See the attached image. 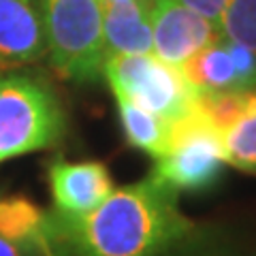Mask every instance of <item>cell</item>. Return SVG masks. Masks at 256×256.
<instances>
[{
	"instance_id": "6da1fadb",
	"label": "cell",
	"mask_w": 256,
	"mask_h": 256,
	"mask_svg": "<svg viewBox=\"0 0 256 256\" xmlns=\"http://www.w3.org/2000/svg\"><path fill=\"white\" fill-rule=\"evenodd\" d=\"M192 222L178 192L154 175L114 192L86 214H45L43 256H160L186 239Z\"/></svg>"
},
{
	"instance_id": "7a4b0ae2",
	"label": "cell",
	"mask_w": 256,
	"mask_h": 256,
	"mask_svg": "<svg viewBox=\"0 0 256 256\" xmlns=\"http://www.w3.org/2000/svg\"><path fill=\"white\" fill-rule=\"evenodd\" d=\"M47 52L54 68L73 82H94L107 52L100 0H43Z\"/></svg>"
},
{
	"instance_id": "3957f363",
	"label": "cell",
	"mask_w": 256,
	"mask_h": 256,
	"mask_svg": "<svg viewBox=\"0 0 256 256\" xmlns=\"http://www.w3.org/2000/svg\"><path fill=\"white\" fill-rule=\"evenodd\" d=\"M64 116L54 92L26 75H0V162L54 146Z\"/></svg>"
},
{
	"instance_id": "277c9868",
	"label": "cell",
	"mask_w": 256,
	"mask_h": 256,
	"mask_svg": "<svg viewBox=\"0 0 256 256\" xmlns=\"http://www.w3.org/2000/svg\"><path fill=\"white\" fill-rule=\"evenodd\" d=\"M102 73L116 98H126L164 120L186 116L194 105L196 92L182 68L154 54H111L105 58Z\"/></svg>"
},
{
	"instance_id": "5b68a950",
	"label": "cell",
	"mask_w": 256,
	"mask_h": 256,
	"mask_svg": "<svg viewBox=\"0 0 256 256\" xmlns=\"http://www.w3.org/2000/svg\"><path fill=\"white\" fill-rule=\"evenodd\" d=\"M226 164L222 134L192 109L178 120H169V146L160 158L152 175L180 190H203L220 178Z\"/></svg>"
},
{
	"instance_id": "8992f818",
	"label": "cell",
	"mask_w": 256,
	"mask_h": 256,
	"mask_svg": "<svg viewBox=\"0 0 256 256\" xmlns=\"http://www.w3.org/2000/svg\"><path fill=\"white\" fill-rule=\"evenodd\" d=\"M152 50L160 60L182 66L222 36L220 26L188 9L182 0H150Z\"/></svg>"
},
{
	"instance_id": "52a82bcc",
	"label": "cell",
	"mask_w": 256,
	"mask_h": 256,
	"mask_svg": "<svg viewBox=\"0 0 256 256\" xmlns=\"http://www.w3.org/2000/svg\"><path fill=\"white\" fill-rule=\"evenodd\" d=\"M47 36L34 0H0V75L43 58Z\"/></svg>"
},
{
	"instance_id": "ba28073f",
	"label": "cell",
	"mask_w": 256,
	"mask_h": 256,
	"mask_svg": "<svg viewBox=\"0 0 256 256\" xmlns=\"http://www.w3.org/2000/svg\"><path fill=\"white\" fill-rule=\"evenodd\" d=\"M50 190L56 210L62 214H86L114 192L109 169L96 160L66 162L56 160L50 166Z\"/></svg>"
},
{
	"instance_id": "9c48e42d",
	"label": "cell",
	"mask_w": 256,
	"mask_h": 256,
	"mask_svg": "<svg viewBox=\"0 0 256 256\" xmlns=\"http://www.w3.org/2000/svg\"><path fill=\"white\" fill-rule=\"evenodd\" d=\"M102 36L107 56L152 54L150 0L102 4Z\"/></svg>"
},
{
	"instance_id": "30bf717a",
	"label": "cell",
	"mask_w": 256,
	"mask_h": 256,
	"mask_svg": "<svg viewBox=\"0 0 256 256\" xmlns=\"http://www.w3.org/2000/svg\"><path fill=\"white\" fill-rule=\"evenodd\" d=\"M182 73L196 94L218 90H244L226 36L194 54L182 64Z\"/></svg>"
},
{
	"instance_id": "8fae6325",
	"label": "cell",
	"mask_w": 256,
	"mask_h": 256,
	"mask_svg": "<svg viewBox=\"0 0 256 256\" xmlns=\"http://www.w3.org/2000/svg\"><path fill=\"white\" fill-rule=\"evenodd\" d=\"M120 122H122L126 141L150 156L160 158L169 146V120L152 114L126 98H118Z\"/></svg>"
},
{
	"instance_id": "7c38bea8",
	"label": "cell",
	"mask_w": 256,
	"mask_h": 256,
	"mask_svg": "<svg viewBox=\"0 0 256 256\" xmlns=\"http://www.w3.org/2000/svg\"><path fill=\"white\" fill-rule=\"evenodd\" d=\"M45 212L38 210L26 196L0 198V237L13 244H22L41 254ZM43 256V254H41Z\"/></svg>"
},
{
	"instance_id": "4fadbf2b",
	"label": "cell",
	"mask_w": 256,
	"mask_h": 256,
	"mask_svg": "<svg viewBox=\"0 0 256 256\" xmlns=\"http://www.w3.org/2000/svg\"><path fill=\"white\" fill-rule=\"evenodd\" d=\"M252 90H218L194 96V107L216 132L222 137L233 128L250 105Z\"/></svg>"
},
{
	"instance_id": "5bb4252c",
	"label": "cell",
	"mask_w": 256,
	"mask_h": 256,
	"mask_svg": "<svg viewBox=\"0 0 256 256\" xmlns=\"http://www.w3.org/2000/svg\"><path fill=\"white\" fill-rule=\"evenodd\" d=\"M222 143L230 166L246 173H256V88L252 90L248 111L222 137Z\"/></svg>"
},
{
	"instance_id": "9a60e30c",
	"label": "cell",
	"mask_w": 256,
	"mask_h": 256,
	"mask_svg": "<svg viewBox=\"0 0 256 256\" xmlns=\"http://www.w3.org/2000/svg\"><path fill=\"white\" fill-rule=\"evenodd\" d=\"M220 32L256 56V0H228L220 18Z\"/></svg>"
},
{
	"instance_id": "2e32d148",
	"label": "cell",
	"mask_w": 256,
	"mask_h": 256,
	"mask_svg": "<svg viewBox=\"0 0 256 256\" xmlns=\"http://www.w3.org/2000/svg\"><path fill=\"white\" fill-rule=\"evenodd\" d=\"M184 4L188 6V9H192L194 13H198L201 18L210 20L214 24H218L220 26V18L224 9H226L228 0H182Z\"/></svg>"
},
{
	"instance_id": "e0dca14e",
	"label": "cell",
	"mask_w": 256,
	"mask_h": 256,
	"mask_svg": "<svg viewBox=\"0 0 256 256\" xmlns=\"http://www.w3.org/2000/svg\"><path fill=\"white\" fill-rule=\"evenodd\" d=\"M0 256H41L34 248L22 246V244H13L9 239L0 237Z\"/></svg>"
},
{
	"instance_id": "ac0fdd59",
	"label": "cell",
	"mask_w": 256,
	"mask_h": 256,
	"mask_svg": "<svg viewBox=\"0 0 256 256\" xmlns=\"http://www.w3.org/2000/svg\"><path fill=\"white\" fill-rule=\"evenodd\" d=\"M120 2H128V0H100V4H120Z\"/></svg>"
}]
</instances>
